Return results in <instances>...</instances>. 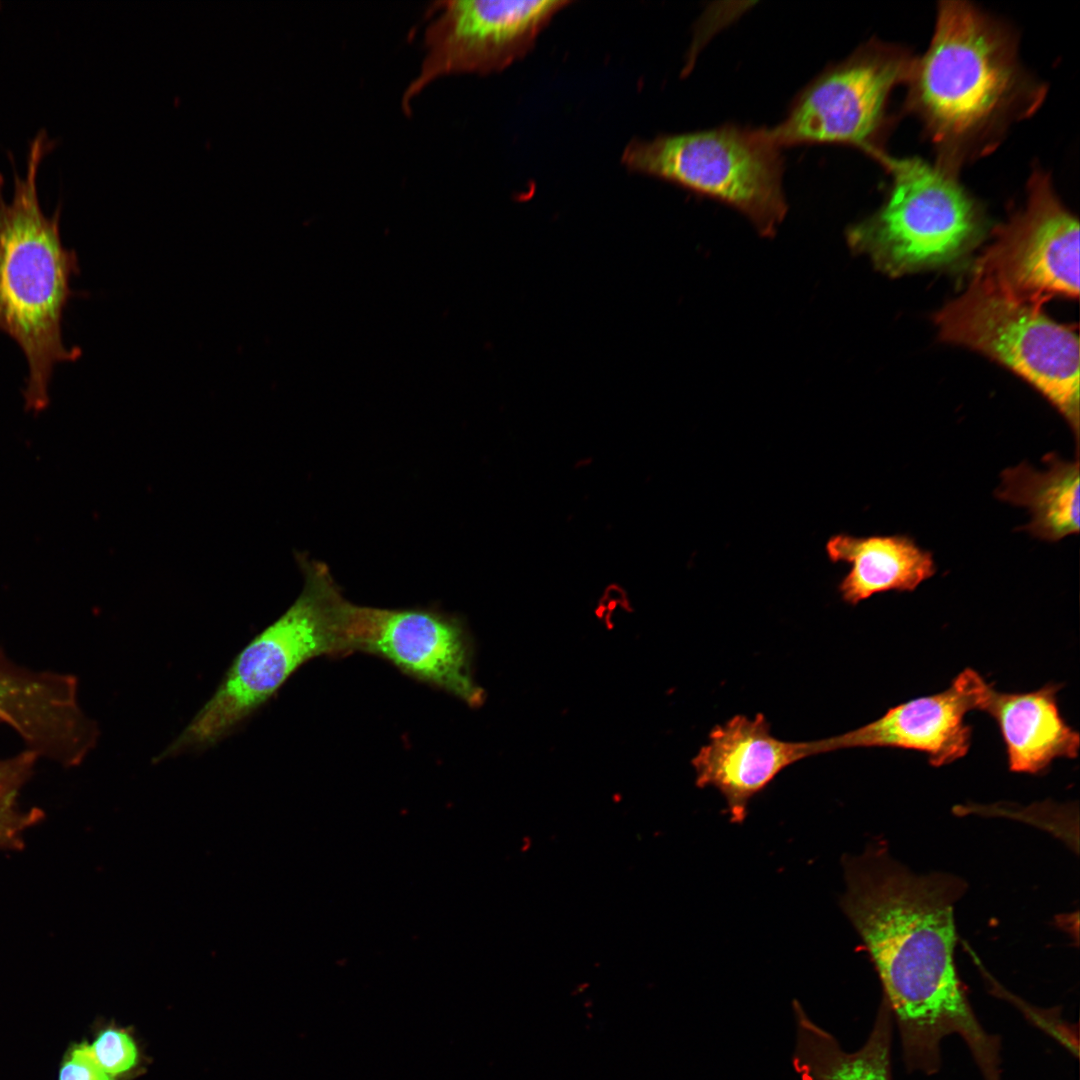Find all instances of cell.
<instances>
[{"label":"cell","instance_id":"obj_17","mask_svg":"<svg viewBox=\"0 0 1080 1080\" xmlns=\"http://www.w3.org/2000/svg\"><path fill=\"white\" fill-rule=\"evenodd\" d=\"M1046 469L1022 463L1001 473L996 496L1031 514L1025 530L1045 541H1058L1079 532V461L1045 457Z\"/></svg>","mask_w":1080,"mask_h":1080},{"label":"cell","instance_id":"obj_3","mask_svg":"<svg viewBox=\"0 0 1080 1080\" xmlns=\"http://www.w3.org/2000/svg\"><path fill=\"white\" fill-rule=\"evenodd\" d=\"M52 142L40 131L30 144L25 178L14 173V194L2 195L0 176V330L21 347L29 367L24 394L27 407L48 403L53 368L75 361L77 348L62 339L64 308L72 295L70 278L78 272L74 251L59 233V212L47 217L40 206L36 175Z\"/></svg>","mask_w":1080,"mask_h":1080},{"label":"cell","instance_id":"obj_8","mask_svg":"<svg viewBox=\"0 0 1080 1080\" xmlns=\"http://www.w3.org/2000/svg\"><path fill=\"white\" fill-rule=\"evenodd\" d=\"M913 61L903 50L870 41L845 60L828 66L793 99L769 129L781 148L844 144L879 160L886 106L894 87L907 80Z\"/></svg>","mask_w":1080,"mask_h":1080},{"label":"cell","instance_id":"obj_20","mask_svg":"<svg viewBox=\"0 0 1080 1080\" xmlns=\"http://www.w3.org/2000/svg\"><path fill=\"white\" fill-rule=\"evenodd\" d=\"M58 1080H112V1077L98 1064L90 1045L83 1042L65 1053Z\"/></svg>","mask_w":1080,"mask_h":1080},{"label":"cell","instance_id":"obj_19","mask_svg":"<svg viewBox=\"0 0 1080 1080\" xmlns=\"http://www.w3.org/2000/svg\"><path fill=\"white\" fill-rule=\"evenodd\" d=\"M38 755L26 750L11 758L0 759V834L3 824L14 817L19 789L31 775Z\"/></svg>","mask_w":1080,"mask_h":1080},{"label":"cell","instance_id":"obj_7","mask_svg":"<svg viewBox=\"0 0 1080 1080\" xmlns=\"http://www.w3.org/2000/svg\"><path fill=\"white\" fill-rule=\"evenodd\" d=\"M933 320L942 341L978 351L1032 385L1078 441L1079 338L1073 327L976 278Z\"/></svg>","mask_w":1080,"mask_h":1080},{"label":"cell","instance_id":"obj_18","mask_svg":"<svg viewBox=\"0 0 1080 1080\" xmlns=\"http://www.w3.org/2000/svg\"><path fill=\"white\" fill-rule=\"evenodd\" d=\"M90 1048L98 1064L111 1077L127 1072L137 1061L134 1041L126 1032L117 1029L102 1030Z\"/></svg>","mask_w":1080,"mask_h":1080},{"label":"cell","instance_id":"obj_2","mask_svg":"<svg viewBox=\"0 0 1080 1080\" xmlns=\"http://www.w3.org/2000/svg\"><path fill=\"white\" fill-rule=\"evenodd\" d=\"M909 105L947 154L987 140L1033 107L1009 33L965 2H943L926 53L914 60Z\"/></svg>","mask_w":1080,"mask_h":1080},{"label":"cell","instance_id":"obj_6","mask_svg":"<svg viewBox=\"0 0 1080 1080\" xmlns=\"http://www.w3.org/2000/svg\"><path fill=\"white\" fill-rule=\"evenodd\" d=\"M622 162L633 172L735 208L763 236L773 235L787 212L781 147L766 128L727 123L650 140L634 139L625 147Z\"/></svg>","mask_w":1080,"mask_h":1080},{"label":"cell","instance_id":"obj_13","mask_svg":"<svg viewBox=\"0 0 1080 1080\" xmlns=\"http://www.w3.org/2000/svg\"><path fill=\"white\" fill-rule=\"evenodd\" d=\"M819 740L791 742L771 734L765 715L738 714L714 726L709 742L692 759L696 785L712 786L725 798L731 822L741 824L748 803L782 770L820 754Z\"/></svg>","mask_w":1080,"mask_h":1080},{"label":"cell","instance_id":"obj_12","mask_svg":"<svg viewBox=\"0 0 1080 1080\" xmlns=\"http://www.w3.org/2000/svg\"><path fill=\"white\" fill-rule=\"evenodd\" d=\"M989 686L977 671L966 668L939 693L911 699L864 726L820 739L822 753L886 747L922 752L935 767L952 763L970 748L972 730L965 715L979 710Z\"/></svg>","mask_w":1080,"mask_h":1080},{"label":"cell","instance_id":"obj_10","mask_svg":"<svg viewBox=\"0 0 1080 1080\" xmlns=\"http://www.w3.org/2000/svg\"><path fill=\"white\" fill-rule=\"evenodd\" d=\"M565 0L445 1L427 26L419 74L406 88L402 107L440 77L503 70L533 47Z\"/></svg>","mask_w":1080,"mask_h":1080},{"label":"cell","instance_id":"obj_4","mask_svg":"<svg viewBox=\"0 0 1080 1080\" xmlns=\"http://www.w3.org/2000/svg\"><path fill=\"white\" fill-rule=\"evenodd\" d=\"M297 560L304 575L298 598L236 656L215 693L160 759L217 743L308 661L350 655L349 601L325 564L304 555Z\"/></svg>","mask_w":1080,"mask_h":1080},{"label":"cell","instance_id":"obj_16","mask_svg":"<svg viewBox=\"0 0 1080 1080\" xmlns=\"http://www.w3.org/2000/svg\"><path fill=\"white\" fill-rule=\"evenodd\" d=\"M792 1008L796 1023L793 1065L802 1080H892L893 1018L883 999L867 1041L854 1052L845 1051L799 1001L794 1000Z\"/></svg>","mask_w":1080,"mask_h":1080},{"label":"cell","instance_id":"obj_9","mask_svg":"<svg viewBox=\"0 0 1080 1080\" xmlns=\"http://www.w3.org/2000/svg\"><path fill=\"white\" fill-rule=\"evenodd\" d=\"M973 278L1038 306L1079 296V223L1058 200L1048 177L1035 172L1025 208L995 231Z\"/></svg>","mask_w":1080,"mask_h":1080},{"label":"cell","instance_id":"obj_15","mask_svg":"<svg viewBox=\"0 0 1080 1080\" xmlns=\"http://www.w3.org/2000/svg\"><path fill=\"white\" fill-rule=\"evenodd\" d=\"M833 563L851 565L839 583L844 602L857 605L887 591L911 592L936 572L932 554L906 535L831 536L825 545Z\"/></svg>","mask_w":1080,"mask_h":1080},{"label":"cell","instance_id":"obj_11","mask_svg":"<svg viewBox=\"0 0 1080 1080\" xmlns=\"http://www.w3.org/2000/svg\"><path fill=\"white\" fill-rule=\"evenodd\" d=\"M350 654L380 657L407 676L469 706L485 699L474 677V645L464 620L437 608L387 609L349 603Z\"/></svg>","mask_w":1080,"mask_h":1080},{"label":"cell","instance_id":"obj_5","mask_svg":"<svg viewBox=\"0 0 1080 1080\" xmlns=\"http://www.w3.org/2000/svg\"><path fill=\"white\" fill-rule=\"evenodd\" d=\"M880 162L891 185L881 207L848 229L854 252L896 277L954 264L979 244L983 212L948 168L886 154Z\"/></svg>","mask_w":1080,"mask_h":1080},{"label":"cell","instance_id":"obj_14","mask_svg":"<svg viewBox=\"0 0 1080 1080\" xmlns=\"http://www.w3.org/2000/svg\"><path fill=\"white\" fill-rule=\"evenodd\" d=\"M1059 689L1052 683L1023 693L988 688L979 710L997 723L1011 771L1037 774L1057 758L1078 756L1079 733L1061 716Z\"/></svg>","mask_w":1080,"mask_h":1080},{"label":"cell","instance_id":"obj_1","mask_svg":"<svg viewBox=\"0 0 1080 1080\" xmlns=\"http://www.w3.org/2000/svg\"><path fill=\"white\" fill-rule=\"evenodd\" d=\"M844 913L878 972L908 1071L936 1073L940 1044L959 1035L984 1080H1000V1040L978 1021L954 964V907L966 883L919 875L877 841L844 861Z\"/></svg>","mask_w":1080,"mask_h":1080}]
</instances>
